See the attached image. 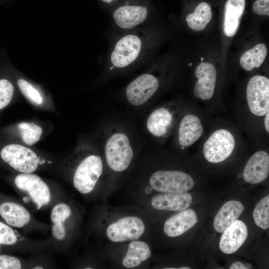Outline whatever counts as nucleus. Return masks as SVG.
Returning <instances> with one entry per match:
<instances>
[{
	"instance_id": "obj_7",
	"label": "nucleus",
	"mask_w": 269,
	"mask_h": 269,
	"mask_svg": "<svg viewBox=\"0 0 269 269\" xmlns=\"http://www.w3.org/2000/svg\"><path fill=\"white\" fill-rule=\"evenodd\" d=\"M110 11L113 35L150 23L153 14L150 0H125Z\"/></svg>"
},
{
	"instance_id": "obj_11",
	"label": "nucleus",
	"mask_w": 269,
	"mask_h": 269,
	"mask_svg": "<svg viewBox=\"0 0 269 269\" xmlns=\"http://www.w3.org/2000/svg\"><path fill=\"white\" fill-rule=\"evenodd\" d=\"M149 184L154 190L165 193L181 194L191 190L194 181L187 173L178 170L161 169L149 176Z\"/></svg>"
},
{
	"instance_id": "obj_3",
	"label": "nucleus",
	"mask_w": 269,
	"mask_h": 269,
	"mask_svg": "<svg viewBox=\"0 0 269 269\" xmlns=\"http://www.w3.org/2000/svg\"><path fill=\"white\" fill-rule=\"evenodd\" d=\"M97 143L107 167L115 173H123L131 166L138 148L139 137L125 122L106 121L99 133Z\"/></svg>"
},
{
	"instance_id": "obj_6",
	"label": "nucleus",
	"mask_w": 269,
	"mask_h": 269,
	"mask_svg": "<svg viewBox=\"0 0 269 269\" xmlns=\"http://www.w3.org/2000/svg\"><path fill=\"white\" fill-rule=\"evenodd\" d=\"M187 103L183 99L168 101L153 108L146 116L144 129L157 144H164L171 137Z\"/></svg>"
},
{
	"instance_id": "obj_2",
	"label": "nucleus",
	"mask_w": 269,
	"mask_h": 269,
	"mask_svg": "<svg viewBox=\"0 0 269 269\" xmlns=\"http://www.w3.org/2000/svg\"><path fill=\"white\" fill-rule=\"evenodd\" d=\"M183 70L181 58L175 51L154 58L146 70L121 91V97L134 110L146 109L179 82Z\"/></svg>"
},
{
	"instance_id": "obj_27",
	"label": "nucleus",
	"mask_w": 269,
	"mask_h": 269,
	"mask_svg": "<svg viewBox=\"0 0 269 269\" xmlns=\"http://www.w3.org/2000/svg\"><path fill=\"white\" fill-rule=\"evenodd\" d=\"M17 84L21 93L33 104L40 106L43 102V98L39 91L27 81L20 78Z\"/></svg>"
},
{
	"instance_id": "obj_19",
	"label": "nucleus",
	"mask_w": 269,
	"mask_h": 269,
	"mask_svg": "<svg viewBox=\"0 0 269 269\" xmlns=\"http://www.w3.org/2000/svg\"><path fill=\"white\" fill-rule=\"evenodd\" d=\"M192 201V195L187 192L181 194L163 193L153 196L151 204L157 210L180 211L189 207Z\"/></svg>"
},
{
	"instance_id": "obj_13",
	"label": "nucleus",
	"mask_w": 269,
	"mask_h": 269,
	"mask_svg": "<svg viewBox=\"0 0 269 269\" xmlns=\"http://www.w3.org/2000/svg\"><path fill=\"white\" fill-rule=\"evenodd\" d=\"M145 231L142 220L136 216L122 217L110 224L106 230L108 239L113 242L120 243L136 240Z\"/></svg>"
},
{
	"instance_id": "obj_5",
	"label": "nucleus",
	"mask_w": 269,
	"mask_h": 269,
	"mask_svg": "<svg viewBox=\"0 0 269 269\" xmlns=\"http://www.w3.org/2000/svg\"><path fill=\"white\" fill-rule=\"evenodd\" d=\"M74 157L72 180L81 193L87 194L95 188L104 172V158L97 142L83 141L77 147Z\"/></svg>"
},
{
	"instance_id": "obj_28",
	"label": "nucleus",
	"mask_w": 269,
	"mask_h": 269,
	"mask_svg": "<svg viewBox=\"0 0 269 269\" xmlns=\"http://www.w3.org/2000/svg\"><path fill=\"white\" fill-rule=\"evenodd\" d=\"M14 93V88L12 82L7 78H0V111L10 104Z\"/></svg>"
},
{
	"instance_id": "obj_26",
	"label": "nucleus",
	"mask_w": 269,
	"mask_h": 269,
	"mask_svg": "<svg viewBox=\"0 0 269 269\" xmlns=\"http://www.w3.org/2000/svg\"><path fill=\"white\" fill-rule=\"evenodd\" d=\"M255 224L262 229L269 227V196L262 198L256 205L253 212Z\"/></svg>"
},
{
	"instance_id": "obj_36",
	"label": "nucleus",
	"mask_w": 269,
	"mask_h": 269,
	"mask_svg": "<svg viewBox=\"0 0 269 269\" xmlns=\"http://www.w3.org/2000/svg\"><path fill=\"white\" fill-rule=\"evenodd\" d=\"M178 269H190L189 268L187 267H184L180 268H178Z\"/></svg>"
},
{
	"instance_id": "obj_30",
	"label": "nucleus",
	"mask_w": 269,
	"mask_h": 269,
	"mask_svg": "<svg viewBox=\"0 0 269 269\" xmlns=\"http://www.w3.org/2000/svg\"><path fill=\"white\" fill-rule=\"evenodd\" d=\"M17 239L13 230L0 222V244L11 245L15 244Z\"/></svg>"
},
{
	"instance_id": "obj_22",
	"label": "nucleus",
	"mask_w": 269,
	"mask_h": 269,
	"mask_svg": "<svg viewBox=\"0 0 269 269\" xmlns=\"http://www.w3.org/2000/svg\"><path fill=\"white\" fill-rule=\"evenodd\" d=\"M212 18L210 5L206 2L199 3L194 11L184 18L183 23L189 30L199 32L206 29Z\"/></svg>"
},
{
	"instance_id": "obj_12",
	"label": "nucleus",
	"mask_w": 269,
	"mask_h": 269,
	"mask_svg": "<svg viewBox=\"0 0 269 269\" xmlns=\"http://www.w3.org/2000/svg\"><path fill=\"white\" fill-rule=\"evenodd\" d=\"M1 160L14 170L22 173L35 171L39 158L34 151L19 143L7 142L0 146Z\"/></svg>"
},
{
	"instance_id": "obj_32",
	"label": "nucleus",
	"mask_w": 269,
	"mask_h": 269,
	"mask_svg": "<svg viewBox=\"0 0 269 269\" xmlns=\"http://www.w3.org/2000/svg\"><path fill=\"white\" fill-rule=\"evenodd\" d=\"M254 12L259 15H269V0H256L252 7Z\"/></svg>"
},
{
	"instance_id": "obj_24",
	"label": "nucleus",
	"mask_w": 269,
	"mask_h": 269,
	"mask_svg": "<svg viewBox=\"0 0 269 269\" xmlns=\"http://www.w3.org/2000/svg\"><path fill=\"white\" fill-rule=\"evenodd\" d=\"M151 255V250L146 243L142 241H132L129 244L123 259V265L128 269L135 268L148 260Z\"/></svg>"
},
{
	"instance_id": "obj_31",
	"label": "nucleus",
	"mask_w": 269,
	"mask_h": 269,
	"mask_svg": "<svg viewBox=\"0 0 269 269\" xmlns=\"http://www.w3.org/2000/svg\"><path fill=\"white\" fill-rule=\"evenodd\" d=\"M21 265L16 258L9 255L0 256V269H20Z\"/></svg>"
},
{
	"instance_id": "obj_21",
	"label": "nucleus",
	"mask_w": 269,
	"mask_h": 269,
	"mask_svg": "<svg viewBox=\"0 0 269 269\" xmlns=\"http://www.w3.org/2000/svg\"><path fill=\"white\" fill-rule=\"evenodd\" d=\"M268 53L266 44L258 42L244 51L240 55L239 64L246 72H252L259 68L265 61Z\"/></svg>"
},
{
	"instance_id": "obj_23",
	"label": "nucleus",
	"mask_w": 269,
	"mask_h": 269,
	"mask_svg": "<svg viewBox=\"0 0 269 269\" xmlns=\"http://www.w3.org/2000/svg\"><path fill=\"white\" fill-rule=\"evenodd\" d=\"M0 215L8 225L15 228L23 227L31 218L24 207L11 202H5L0 205Z\"/></svg>"
},
{
	"instance_id": "obj_20",
	"label": "nucleus",
	"mask_w": 269,
	"mask_h": 269,
	"mask_svg": "<svg viewBox=\"0 0 269 269\" xmlns=\"http://www.w3.org/2000/svg\"><path fill=\"white\" fill-rule=\"evenodd\" d=\"M244 210L242 203L237 200L226 202L215 216L214 228L218 233H222L227 227L238 220Z\"/></svg>"
},
{
	"instance_id": "obj_15",
	"label": "nucleus",
	"mask_w": 269,
	"mask_h": 269,
	"mask_svg": "<svg viewBox=\"0 0 269 269\" xmlns=\"http://www.w3.org/2000/svg\"><path fill=\"white\" fill-rule=\"evenodd\" d=\"M269 174V154L261 149L256 151L248 160L243 170L244 180L251 184L265 181Z\"/></svg>"
},
{
	"instance_id": "obj_35",
	"label": "nucleus",
	"mask_w": 269,
	"mask_h": 269,
	"mask_svg": "<svg viewBox=\"0 0 269 269\" xmlns=\"http://www.w3.org/2000/svg\"><path fill=\"white\" fill-rule=\"evenodd\" d=\"M230 269H249L243 263L239 262L234 263L230 267Z\"/></svg>"
},
{
	"instance_id": "obj_25",
	"label": "nucleus",
	"mask_w": 269,
	"mask_h": 269,
	"mask_svg": "<svg viewBox=\"0 0 269 269\" xmlns=\"http://www.w3.org/2000/svg\"><path fill=\"white\" fill-rule=\"evenodd\" d=\"M20 140L26 145H32L38 142L42 134L40 126L32 122H21L12 128Z\"/></svg>"
},
{
	"instance_id": "obj_9",
	"label": "nucleus",
	"mask_w": 269,
	"mask_h": 269,
	"mask_svg": "<svg viewBox=\"0 0 269 269\" xmlns=\"http://www.w3.org/2000/svg\"><path fill=\"white\" fill-rule=\"evenodd\" d=\"M205 121L203 113L187 104L177 123L172 138V147L183 151L204 137Z\"/></svg>"
},
{
	"instance_id": "obj_17",
	"label": "nucleus",
	"mask_w": 269,
	"mask_h": 269,
	"mask_svg": "<svg viewBox=\"0 0 269 269\" xmlns=\"http://www.w3.org/2000/svg\"><path fill=\"white\" fill-rule=\"evenodd\" d=\"M245 0H227L225 5L222 32L226 39H231L237 33L243 15Z\"/></svg>"
},
{
	"instance_id": "obj_14",
	"label": "nucleus",
	"mask_w": 269,
	"mask_h": 269,
	"mask_svg": "<svg viewBox=\"0 0 269 269\" xmlns=\"http://www.w3.org/2000/svg\"><path fill=\"white\" fill-rule=\"evenodd\" d=\"M15 186L26 192L38 208L47 205L51 200L50 189L39 176L30 173L18 174L14 179Z\"/></svg>"
},
{
	"instance_id": "obj_37",
	"label": "nucleus",
	"mask_w": 269,
	"mask_h": 269,
	"mask_svg": "<svg viewBox=\"0 0 269 269\" xmlns=\"http://www.w3.org/2000/svg\"><path fill=\"white\" fill-rule=\"evenodd\" d=\"M34 269H42L43 268L42 267H36L34 268Z\"/></svg>"
},
{
	"instance_id": "obj_29",
	"label": "nucleus",
	"mask_w": 269,
	"mask_h": 269,
	"mask_svg": "<svg viewBox=\"0 0 269 269\" xmlns=\"http://www.w3.org/2000/svg\"><path fill=\"white\" fill-rule=\"evenodd\" d=\"M70 207L65 203H60L53 207L51 212V220L53 224L63 225L71 215Z\"/></svg>"
},
{
	"instance_id": "obj_4",
	"label": "nucleus",
	"mask_w": 269,
	"mask_h": 269,
	"mask_svg": "<svg viewBox=\"0 0 269 269\" xmlns=\"http://www.w3.org/2000/svg\"><path fill=\"white\" fill-rule=\"evenodd\" d=\"M202 139V155L213 164L223 162L239 148L247 147L238 128L229 122L216 123Z\"/></svg>"
},
{
	"instance_id": "obj_10",
	"label": "nucleus",
	"mask_w": 269,
	"mask_h": 269,
	"mask_svg": "<svg viewBox=\"0 0 269 269\" xmlns=\"http://www.w3.org/2000/svg\"><path fill=\"white\" fill-rule=\"evenodd\" d=\"M219 70L215 62L203 58L193 71L192 94L195 101L211 104L216 99L219 87Z\"/></svg>"
},
{
	"instance_id": "obj_8",
	"label": "nucleus",
	"mask_w": 269,
	"mask_h": 269,
	"mask_svg": "<svg viewBox=\"0 0 269 269\" xmlns=\"http://www.w3.org/2000/svg\"><path fill=\"white\" fill-rule=\"evenodd\" d=\"M243 109L247 114V119L252 122L261 123L264 128L263 122L266 116L269 115V79L263 74H255L251 76L246 84L244 92Z\"/></svg>"
},
{
	"instance_id": "obj_18",
	"label": "nucleus",
	"mask_w": 269,
	"mask_h": 269,
	"mask_svg": "<svg viewBox=\"0 0 269 269\" xmlns=\"http://www.w3.org/2000/svg\"><path fill=\"white\" fill-rule=\"evenodd\" d=\"M197 222L195 211L187 208L168 218L164 223L163 230L167 236L176 237L192 228Z\"/></svg>"
},
{
	"instance_id": "obj_34",
	"label": "nucleus",
	"mask_w": 269,
	"mask_h": 269,
	"mask_svg": "<svg viewBox=\"0 0 269 269\" xmlns=\"http://www.w3.org/2000/svg\"><path fill=\"white\" fill-rule=\"evenodd\" d=\"M124 0H101L106 8L109 10Z\"/></svg>"
},
{
	"instance_id": "obj_1",
	"label": "nucleus",
	"mask_w": 269,
	"mask_h": 269,
	"mask_svg": "<svg viewBox=\"0 0 269 269\" xmlns=\"http://www.w3.org/2000/svg\"><path fill=\"white\" fill-rule=\"evenodd\" d=\"M166 38L165 29L154 21L113 35L101 79L107 82L148 64Z\"/></svg>"
},
{
	"instance_id": "obj_16",
	"label": "nucleus",
	"mask_w": 269,
	"mask_h": 269,
	"mask_svg": "<svg viewBox=\"0 0 269 269\" xmlns=\"http://www.w3.org/2000/svg\"><path fill=\"white\" fill-rule=\"evenodd\" d=\"M219 242L220 250L226 254L236 252L246 240L248 231L246 225L237 220L223 232Z\"/></svg>"
},
{
	"instance_id": "obj_33",
	"label": "nucleus",
	"mask_w": 269,
	"mask_h": 269,
	"mask_svg": "<svg viewBox=\"0 0 269 269\" xmlns=\"http://www.w3.org/2000/svg\"><path fill=\"white\" fill-rule=\"evenodd\" d=\"M52 232L54 237L58 240H63L66 236V230L64 225L53 224Z\"/></svg>"
}]
</instances>
